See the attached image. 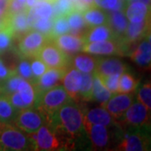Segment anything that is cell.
<instances>
[{
  "label": "cell",
  "instance_id": "cell-1",
  "mask_svg": "<svg viewBox=\"0 0 151 151\" xmlns=\"http://www.w3.org/2000/svg\"><path fill=\"white\" fill-rule=\"evenodd\" d=\"M46 124L55 130L65 149L72 145L73 140L81 138L85 132L83 112L74 99L64 104Z\"/></svg>",
  "mask_w": 151,
  "mask_h": 151
},
{
  "label": "cell",
  "instance_id": "cell-2",
  "mask_svg": "<svg viewBox=\"0 0 151 151\" xmlns=\"http://www.w3.org/2000/svg\"><path fill=\"white\" fill-rule=\"evenodd\" d=\"M71 99L64 86L56 85L36 95L34 108L42 114L45 123H48L55 113Z\"/></svg>",
  "mask_w": 151,
  "mask_h": 151
},
{
  "label": "cell",
  "instance_id": "cell-3",
  "mask_svg": "<svg viewBox=\"0 0 151 151\" xmlns=\"http://www.w3.org/2000/svg\"><path fill=\"white\" fill-rule=\"evenodd\" d=\"M29 135L11 124H0V150H33Z\"/></svg>",
  "mask_w": 151,
  "mask_h": 151
},
{
  "label": "cell",
  "instance_id": "cell-4",
  "mask_svg": "<svg viewBox=\"0 0 151 151\" xmlns=\"http://www.w3.org/2000/svg\"><path fill=\"white\" fill-rule=\"evenodd\" d=\"M36 58L40 60L50 69H68L71 65L70 55L61 50L53 40H48L44 45Z\"/></svg>",
  "mask_w": 151,
  "mask_h": 151
},
{
  "label": "cell",
  "instance_id": "cell-5",
  "mask_svg": "<svg viewBox=\"0 0 151 151\" xmlns=\"http://www.w3.org/2000/svg\"><path fill=\"white\" fill-rule=\"evenodd\" d=\"M17 54L21 58L32 59L37 56L39 51L48 41L47 37L36 29H30L19 39Z\"/></svg>",
  "mask_w": 151,
  "mask_h": 151
},
{
  "label": "cell",
  "instance_id": "cell-6",
  "mask_svg": "<svg viewBox=\"0 0 151 151\" xmlns=\"http://www.w3.org/2000/svg\"><path fill=\"white\" fill-rule=\"evenodd\" d=\"M34 145V150H58L63 145L55 130L47 124L42 125L38 131L28 134Z\"/></svg>",
  "mask_w": 151,
  "mask_h": 151
},
{
  "label": "cell",
  "instance_id": "cell-7",
  "mask_svg": "<svg viewBox=\"0 0 151 151\" xmlns=\"http://www.w3.org/2000/svg\"><path fill=\"white\" fill-rule=\"evenodd\" d=\"M14 123L18 129L26 134L35 133L45 123V119L36 108H28L20 110Z\"/></svg>",
  "mask_w": 151,
  "mask_h": 151
},
{
  "label": "cell",
  "instance_id": "cell-8",
  "mask_svg": "<svg viewBox=\"0 0 151 151\" xmlns=\"http://www.w3.org/2000/svg\"><path fill=\"white\" fill-rule=\"evenodd\" d=\"M150 109L140 102L133 103L125 112L122 122L134 129H142L150 125Z\"/></svg>",
  "mask_w": 151,
  "mask_h": 151
},
{
  "label": "cell",
  "instance_id": "cell-9",
  "mask_svg": "<svg viewBox=\"0 0 151 151\" xmlns=\"http://www.w3.org/2000/svg\"><path fill=\"white\" fill-rule=\"evenodd\" d=\"M84 129L92 146L96 150H108L112 145L113 135L107 126L83 122Z\"/></svg>",
  "mask_w": 151,
  "mask_h": 151
},
{
  "label": "cell",
  "instance_id": "cell-10",
  "mask_svg": "<svg viewBox=\"0 0 151 151\" xmlns=\"http://www.w3.org/2000/svg\"><path fill=\"white\" fill-rule=\"evenodd\" d=\"M134 92L129 93H114V95L106 103L102 104V107L105 108L119 123V121L123 120L125 112L134 103Z\"/></svg>",
  "mask_w": 151,
  "mask_h": 151
},
{
  "label": "cell",
  "instance_id": "cell-11",
  "mask_svg": "<svg viewBox=\"0 0 151 151\" xmlns=\"http://www.w3.org/2000/svg\"><path fill=\"white\" fill-rule=\"evenodd\" d=\"M150 141L146 134L141 129L125 133L121 136V140L117 146V150L122 151H144L150 150Z\"/></svg>",
  "mask_w": 151,
  "mask_h": 151
},
{
  "label": "cell",
  "instance_id": "cell-12",
  "mask_svg": "<svg viewBox=\"0 0 151 151\" xmlns=\"http://www.w3.org/2000/svg\"><path fill=\"white\" fill-rule=\"evenodd\" d=\"M81 51L88 54L97 55H124L119 40L86 43L84 45Z\"/></svg>",
  "mask_w": 151,
  "mask_h": 151
},
{
  "label": "cell",
  "instance_id": "cell-13",
  "mask_svg": "<svg viewBox=\"0 0 151 151\" xmlns=\"http://www.w3.org/2000/svg\"><path fill=\"white\" fill-rule=\"evenodd\" d=\"M68 69H50L44 72L32 86L35 92V96L56 86L59 81H62L66 70Z\"/></svg>",
  "mask_w": 151,
  "mask_h": 151
},
{
  "label": "cell",
  "instance_id": "cell-14",
  "mask_svg": "<svg viewBox=\"0 0 151 151\" xmlns=\"http://www.w3.org/2000/svg\"><path fill=\"white\" fill-rule=\"evenodd\" d=\"M131 59L139 66L149 68L151 62V41L150 34L144 37L134 51L130 54Z\"/></svg>",
  "mask_w": 151,
  "mask_h": 151
},
{
  "label": "cell",
  "instance_id": "cell-15",
  "mask_svg": "<svg viewBox=\"0 0 151 151\" xmlns=\"http://www.w3.org/2000/svg\"><path fill=\"white\" fill-rule=\"evenodd\" d=\"M53 41L61 50H63L65 54L70 56L79 51H81L85 45L83 37H80L71 34H65L60 35L55 38Z\"/></svg>",
  "mask_w": 151,
  "mask_h": 151
},
{
  "label": "cell",
  "instance_id": "cell-16",
  "mask_svg": "<svg viewBox=\"0 0 151 151\" xmlns=\"http://www.w3.org/2000/svg\"><path fill=\"white\" fill-rule=\"evenodd\" d=\"M83 122L102 124L107 127H120L116 119L104 108H97L83 113Z\"/></svg>",
  "mask_w": 151,
  "mask_h": 151
},
{
  "label": "cell",
  "instance_id": "cell-17",
  "mask_svg": "<svg viewBox=\"0 0 151 151\" xmlns=\"http://www.w3.org/2000/svg\"><path fill=\"white\" fill-rule=\"evenodd\" d=\"M28 11L14 14H9L7 18L5 25L10 29L14 38L19 39L23 35L32 29L27 20Z\"/></svg>",
  "mask_w": 151,
  "mask_h": 151
},
{
  "label": "cell",
  "instance_id": "cell-18",
  "mask_svg": "<svg viewBox=\"0 0 151 151\" xmlns=\"http://www.w3.org/2000/svg\"><path fill=\"white\" fill-rule=\"evenodd\" d=\"M64 88L72 99H77L79 97L81 89L82 75L80 70L72 68L66 70L62 79Z\"/></svg>",
  "mask_w": 151,
  "mask_h": 151
},
{
  "label": "cell",
  "instance_id": "cell-19",
  "mask_svg": "<svg viewBox=\"0 0 151 151\" xmlns=\"http://www.w3.org/2000/svg\"><path fill=\"white\" fill-rule=\"evenodd\" d=\"M127 70V66L123 61L117 58L97 59L95 73L97 75L122 74Z\"/></svg>",
  "mask_w": 151,
  "mask_h": 151
},
{
  "label": "cell",
  "instance_id": "cell-20",
  "mask_svg": "<svg viewBox=\"0 0 151 151\" xmlns=\"http://www.w3.org/2000/svg\"><path fill=\"white\" fill-rule=\"evenodd\" d=\"M124 13L129 21L139 23L150 18V7L141 2H133L127 4Z\"/></svg>",
  "mask_w": 151,
  "mask_h": 151
},
{
  "label": "cell",
  "instance_id": "cell-21",
  "mask_svg": "<svg viewBox=\"0 0 151 151\" xmlns=\"http://www.w3.org/2000/svg\"><path fill=\"white\" fill-rule=\"evenodd\" d=\"M108 14V24L116 37V40H119L124 37V34L126 32L127 27L129 25V21L126 18L124 11L116 10L109 11Z\"/></svg>",
  "mask_w": 151,
  "mask_h": 151
},
{
  "label": "cell",
  "instance_id": "cell-22",
  "mask_svg": "<svg viewBox=\"0 0 151 151\" xmlns=\"http://www.w3.org/2000/svg\"><path fill=\"white\" fill-rule=\"evenodd\" d=\"M83 39L86 44L116 40V37L108 24H101L89 28L84 35Z\"/></svg>",
  "mask_w": 151,
  "mask_h": 151
},
{
  "label": "cell",
  "instance_id": "cell-23",
  "mask_svg": "<svg viewBox=\"0 0 151 151\" xmlns=\"http://www.w3.org/2000/svg\"><path fill=\"white\" fill-rule=\"evenodd\" d=\"M83 18L88 27H93L101 24H108V14L96 6H93L82 13Z\"/></svg>",
  "mask_w": 151,
  "mask_h": 151
},
{
  "label": "cell",
  "instance_id": "cell-24",
  "mask_svg": "<svg viewBox=\"0 0 151 151\" xmlns=\"http://www.w3.org/2000/svg\"><path fill=\"white\" fill-rule=\"evenodd\" d=\"M66 18L70 28V31L69 34L83 37L87 29L90 27H88V25L85 22L82 13L74 10L69 15H67Z\"/></svg>",
  "mask_w": 151,
  "mask_h": 151
},
{
  "label": "cell",
  "instance_id": "cell-25",
  "mask_svg": "<svg viewBox=\"0 0 151 151\" xmlns=\"http://www.w3.org/2000/svg\"><path fill=\"white\" fill-rule=\"evenodd\" d=\"M97 59L89 55L79 54L75 55L70 64H72L74 68L80 70L82 73H94L96 70Z\"/></svg>",
  "mask_w": 151,
  "mask_h": 151
},
{
  "label": "cell",
  "instance_id": "cell-26",
  "mask_svg": "<svg viewBox=\"0 0 151 151\" xmlns=\"http://www.w3.org/2000/svg\"><path fill=\"white\" fill-rule=\"evenodd\" d=\"M18 111L13 107L7 95L0 96V124H12L16 118Z\"/></svg>",
  "mask_w": 151,
  "mask_h": 151
},
{
  "label": "cell",
  "instance_id": "cell-27",
  "mask_svg": "<svg viewBox=\"0 0 151 151\" xmlns=\"http://www.w3.org/2000/svg\"><path fill=\"white\" fill-rule=\"evenodd\" d=\"M112 96H113V93L109 92L108 89L103 86V84L100 81L98 76L94 72L93 73L92 92L91 100L101 103V104H103L104 103H106Z\"/></svg>",
  "mask_w": 151,
  "mask_h": 151
},
{
  "label": "cell",
  "instance_id": "cell-28",
  "mask_svg": "<svg viewBox=\"0 0 151 151\" xmlns=\"http://www.w3.org/2000/svg\"><path fill=\"white\" fill-rule=\"evenodd\" d=\"M18 92L19 93L26 108H34V104L35 101V92L32 85L29 81L22 79L19 84Z\"/></svg>",
  "mask_w": 151,
  "mask_h": 151
},
{
  "label": "cell",
  "instance_id": "cell-29",
  "mask_svg": "<svg viewBox=\"0 0 151 151\" xmlns=\"http://www.w3.org/2000/svg\"><path fill=\"white\" fill-rule=\"evenodd\" d=\"M70 31V28L67 18L65 16H60L54 19L53 25L51 29V32L50 34L48 40H54L55 38L60 35L69 34Z\"/></svg>",
  "mask_w": 151,
  "mask_h": 151
},
{
  "label": "cell",
  "instance_id": "cell-30",
  "mask_svg": "<svg viewBox=\"0 0 151 151\" xmlns=\"http://www.w3.org/2000/svg\"><path fill=\"white\" fill-rule=\"evenodd\" d=\"M138 83H139L138 81L135 80V78L132 74L127 71H124L122 74H120L119 76L118 92L119 93L133 92L136 90Z\"/></svg>",
  "mask_w": 151,
  "mask_h": 151
},
{
  "label": "cell",
  "instance_id": "cell-31",
  "mask_svg": "<svg viewBox=\"0 0 151 151\" xmlns=\"http://www.w3.org/2000/svg\"><path fill=\"white\" fill-rule=\"evenodd\" d=\"M53 19L60 16H67L74 11V4L71 0H55L52 3Z\"/></svg>",
  "mask_w": 151,
  "mask_h": 151
},
{
  "label": "cell",
  "instance_id": "cell-32",
  "mask_svg": "<svg viewBox=\"0 0 151 151\" xmlns=\"http://www.w3.org/2000/svg\"><path fill=\"white\" fill-rule=\"evenodd\" d=\"M96 7L104 11H124L127 6L124 0H93Z\"/></svg>",
  "mask_w": 151,
  "mask_h": 151
},
{
  "label": "cell",
  "instance_id": "cell-33",
  "mask_svg": "<svg viewBox=\"0 0 151 151\" xmlns=\"http://www.w3.org/2000/svg\"><path fill=\"white\" fill-rule=\"evenodd\" d=\"M82 81L79 97L86 101H91L92 92V81H93V73H82Z\"/></svg>",
  "mask_w": 151,
  "mask_h": 151
},
{
  "label": "cell",
  "instance_id": "cell-34",
  "mask_svg": "<svg viewBox=\"0 0 151 151\" xmlns=\"http://www.w3.org/2000/svg\"><path fill=\"white\" fill-rule=\"evenodd\" d=\"M23 78L16 74V72L9 76L6 81L0 85V91L4 95H9L13 92H18L19 84Z\"/></svg>",
  "mask_w": 151,
  "mask_h": 151
},
{
  "label": "cell",
  "instance_id": "cell-35",
  "mask_svg": "<svg viewBox=\"0 0 151 151\" xmlns=\"http://www.w3.org/2000/svg\"><path fill=\"white\" fill-rule=\"evenodd\" d=\"M18 76H19L24 80L29 81L30 84L33 83V75L31 66H30V59L22 58L17 67L14 69Z\"/></svg>",
  "mask_w": 151,
  "mask_h": 151
},
{
  "label": "cell",
  "instance_id": "cell-36",
  "mask_svg": "<svg viewBox=\"0 0 151 151\" xmlns=\"http://www.w3.org/2000/svg\"><path fill=\"white\" fill-rule=\"evenodd\" d=\"M14 39L11 30L6 25L0 29V55L4 54L10 50Z\"/></svg>",
  "mask_w": 151,
  "mask_h": 151
},
{
  "label": "cell",
  "instance_id": "cell-37",
  "mask_svg": "<svg viewBox=\"0 0 151 151\" xmlns=\"http://www.w3.org/2000/svg\"><path fill=\"white\" fill-rule=\"evenodd\" d=\"M101 82L103 84L108 91L113 94L118 92L119 81L120 74H113V75H97Z\"/></svg>",
  "mask_w": 151,
  "mask_h": 151
},
{
  "label": "cell",
  "instance_id": "cell-38",
  "mask_svg": "<svg viewBox=\"0 0 151 151\" xmlns=\"http://www.w3.org/2000/svg\"><path fill=\"white\" fill-rule=\"evenodd\" d=\"M32 8L38 17L45 18V19H53L52 4L49 3L48 1L40 2Z\"/></svg>",
  "mask_w": 151,
  "mask_h": 151
},
{
  "label": "cell",
  "instance_id": "cell-39",
  "mask_svg": "<svg viewBox=\"0 0 151 151\" xmlns=\"http://www.w3.org/2000/svg\"><path fill=\"white\" fill-rule=\"evenodd\" d=\"M53 19H45V18H40L38 17L37 19L34 22L32 25V29H36L40 33L45 35L47 39L49 38V35L51 32V29L53 25Z\"/></svg>",
  "mask_w": 151,
  "mask_h": 151
},
{
  "label": "cell",
  "instance_id": "cell-40",
  "mask_svg": "<svg viewBox=\"0 0 151 151\" xmlns=\"http://www.w3.org/2000/svg\"><path fill=\"white\" fill-rule=\"evenodd\" d=\"M139 101L142 103L146 108H151V85L150 82L144 84L139 87L137 92Z\"/></svg>",
  "mask_w": 151,
  "mask_h": 151
},
{
  "label": "cell",
  "instance_id": "cell-41",
  "mask_svg": "<svg viewBox=\"0 0 151 151\" xmlns=\"http://www.w3.org/2000/svg\"><path fill=\"white\" fill-rule=\"evenodd\" d=\"M30 66L33 75V85L39 79L40 76L44 74V72L48 69V67L44 64L43 62L36 57L30 59Z\"/></svg>",
  "mask_w": 151,
  "mask_h": 151
},
{
  "label": "cell",
  "instance_id": "cell-42",
  "mask_svg": "<svg viewBox=\"0 0 151 151\" xmlns=\"http://www.w3.org/2000/svg\"><path fill=\"white\" fill-rule=\"evenodd\" d=\"M7 96L9 97V101H10L11 104L13 105V107L15 108L18 112H19L22 109L26 108V107H25L24 103L23 102V100H22V98L21 97H20L19 92H13V93H11V94L7 95Z\"/></svg>",
  "mask_w": 151,
  "mask_h": 151
},
{
  "label": "cell",
  "instance_id": "cell-43",
  "mask_svg": "<svg viewBox=\"0 0 151 151\" xmlns=\"http://www.w3.org/2000/svg\"><path fill=\"white\" fill-rule=\"evenodd\" d=\"M29 9H28L25 4L20 3L18 0H10L9 7V14H19L22 12H26Z\"/></svg>",
  "mask_w": 151,
  "mask_h": 151
},
{
  "label": "cell",
  "instance_id": "cell-44",
  "mask_svg": "<svg viewBox=\"0 0 151 151\" xmlns=\"http://www.w3.org/2000/svg\"><path fill=\"white\" fill-rule=\"evenodd\" d=\"M15 73V70H12L8 68L4 63L3 60L0 59V85L6 81L9 76Z\"/></svg>",
  "mask_w": 151,
  "mask_h": 151
},
{
  "label": "cell",
  "instance_id": "cell-45",
  "mask_svg": "<svg viewBox=\"0 0 151 151\" xmlns=\"http://www.w3.org/2000/svg\"><path fill=\"white\" fill-rule=\"evenodd\" d=\"M10 0H0V21L5 23L9 16V7Z\"/></svg>",
  "mask_w": 151,
  "mask_h": 151
},
{
  "label": "cell",
  "instance_id": "cell-46",
  "mask_svg": "<svg viewBox=\"0 0 151 151\" xmlns=\"http://www.w3.org/2000/svg\"><path fill=\"white\" fill-rule=\"evenodd\" d=\"M42 1H47V0H26L25 5L28 9H30V8H32L36 4L40 3V2H42Z\"/></svg>",
  "mask_w": 151,
  "mask_h": 151
},
{
  "label": "cell",
  "instance_id": "cell-47",
  "mask_svg": "<svg viewBox=\"0 0 151 151\" xmlns=\"http://www.w3.org/2000/svg\"><path fill=\"white\" fill-rule=\"evenodd\" d=\"M133 2H141V3L145 4V5L150 7V0H129V2H127V4L129 3H133Z\"/></svg>",
  "mask_w": 151,
  "mask_h": 151
},
{
  "label": "cell",
  "instance_id": "cell-48",
  "mask_svg": "<svg viewBox=\"0 0 151 151\" xmlns=\"http://www.w3.org/2000/svg\"><path fill=\"white\" fill-rule=\"evenodd\" d=\"M83 3H85L86 5H88L89 7H93V6H95L94 4V1L93 0H81Z\"/></svg>",
  "mask_w": 151,
  "mask_h": 151
},
{
  "label": "cell",
  "instance_id": "cell-49",
  "mask_svg": "<svg viewBox=\"0 0 151 151\" xmlns=\"http://www.w3.org/2000/svg\"><path fill=\"white\" fill-rule=\"evenodd\" d=\"M18 1H19L20 3H23V4H25V1L26 0H18Z\"/></svg>",
  "mask_w": 151,
  "mask_h": 151
},
{
  "label": "cell",
  "instance_id": "cell-50",
  "mask_svg": "<svg viewBox=\"0 0 151 151\" xmlns=\"http://www.w3.org/2000/svg\"><path fill=\"white\" fill-rule=\"evenodd\" d=\"M47 1H48L49 3H50V4H52V3H54L55 1V0H47Z\"/></svg>",
  "mask_w": 151,
  "mask_h": 151
},
{
  "label": "cell",
  "instance_id": "cell-51",
  "mask_svg": "<svg viewBox=\"0 0 151 151\" xmlns=\"http://www.w3.org/2000/svg\"><path fill=\"white\" fill-rule=\"evenodd\" d=\"M71 1H72L73 3H75V2H76V1H78V0H71Z\"/></svg>",
  "mask_w": 151,
  "mask_h": 151
},
{
  "label": "cell",
  "instance_id": "cell-52",
  "mask_svg": "<svg viewBox=\"0 0 151 151\" xmlns=\"http://www.w3.org/2000/svg\"><path fill=\"white\" fill-rule=\"evenodd\" d=\"M124 1H125V2H126V4H127V2H129V0H124Z\"/></svg>",
  "mask_w": 151,
  "mask_h": 151
},
{
  "label": "cell",
  "instance_id": "cell-53",
  "mask_svg": "<svg viewBox=\"0 0 151 151\" xmlns=\"http://www.w3.org/2000/svg\"><path fill=\"white\" fill-rule=\"evenodd\" d=\"M1 95H3V94H2V92H1V91H0V96H1Z\"/></svg>",
  "mask_w": 151,
  "mask_h": 151
}]
</instances>
